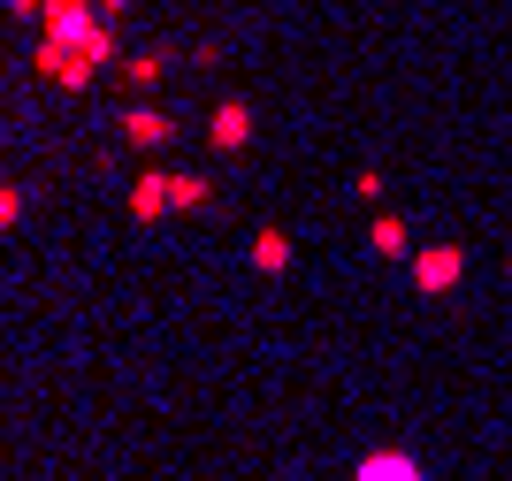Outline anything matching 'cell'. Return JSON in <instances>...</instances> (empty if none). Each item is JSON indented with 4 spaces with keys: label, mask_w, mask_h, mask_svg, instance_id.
Segmentation results:
<instances>
[{
    "label": "cell",
    "mask_w": 512,
    "mask_h": 481,
    "mask_svg": "<svg viewBox=\"0 0 512 481\" xmlns=\"http://www.w3.org/2000/svg\"><path fill=\"white\" fill-rule=\"evenodd\" d=\"M459 268H467V260H459L451 245H436V252H421V260H413V283H421V291H451V283H459Z\"/></svg>",
    "instance_id": "6da1fadb"
},
{
    "label": "cell",
    "mask_w": 512,
    "mask_h": 481,
    "mask_svg": "<svg viewBox=\"0 0 512 481\" xmlns=\"http://www.w3.org/2000/svg\"><path fill=\"white\" fill-rule=\"evenodd\" d=\"M245 130H253V107H245V100H222V107H214V146H222V153L245 146Z\"/></svg>",
    "instance_id": "7a4b0ae2"
},
{
    "label": "cell",
    "mask_w": 512,
    "mask_h": 481,
    "mask_svg": "<svg viewBox=\"0 0 512 481\" xmlns=\"http://www.w3.org/2000/svg\"><path fill=\"white\" fill-rule=\"evenodd\" d=\"M352 481H421V466H413L406 451H375V459H367Z\"/></svg>",
    "instance_id": "3957f363"
},
{
    "label": "cell",
    "mask_w": 512,
    "mask_h": 481,
    "mask_svg": "<svg viewBox=\"0 0 512 481\" xmlns=\"http://www.w3.org/2000/svg\"><path fill=\"white\" fill-rule=\"evenodd\" d=\"M253 268H268V275L291 268V237H283V230H260L253 237Z\"/></svg>",
    "instance_id": "277c9868"
},
{
    "label": "cell",
    "mask_w": 512,
    "mask_h": 481,
    "mask_svg": "<svg viewBox=\"0 0 512 481\" xmlns=\"http://www.w3.org/2000/svg\"><path fill=\"white\" fill-rule=\"evenodd\" d=\"M123 130H130V146H161V138H169V123H161L153 107H130V115H123Z\"/></svg>",
    "instance_id": "5b68a950"
},
{
    "label": "cell",
    "mask_w": 512,
    "mask_h": 481,
    "mask_svg": "<svg viewBox=\"0 0 512 481\" xmlns=\"http://www.w3.org/2000/svg\"><path fill=\"white\" fill-rule=\"evenodd\" d=\"M161 207H176V191L161 184V176H146V184H138V199H130V214H138V222H153Z\"/></svg>",
    "instance_id": "8992f818"
},
{
    "label": "cell",
    "mask_w": 512,
    "mask_h": 481,
    "mask_svg": "<svg viewBox=\"0 0 512 481\" xmlns=\"http://www.w3.org/2000/svg\"><path fill=\"white\" fill-rule=\"evenodd\" d=\"M375 252H406V222H390V214H383V222H375Z\"/></svg>",
    "instance_id": "52a82bcc"
},
{
    "label": "cell",
    "mask_w": 512,
    "mask_h": 481,
    "mask_svg": "<svg viewBox=\"0 0 512 481\" xmlns=\"http://www.w3.org/2000/svg\"><path fill=\"white\" fill-rule=\"evenodd\" d=\"M169 191H176V207H199V199H207V184H199V176H176Z\"/></svg>",
    "instance_id": "ba28073f"
}]
</instances>
